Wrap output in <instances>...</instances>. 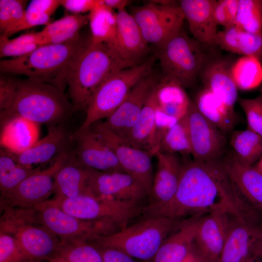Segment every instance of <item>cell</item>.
Masks as SVG:
<instances>
[{
	"label": "cell",
	"mask_w": 262,
	"mask_h": 262,
	"mask_svg": "<svg viewBox=\"0 0 262 262\" xmlns=\"http://www.w3.org/2000/svg\"><path fill=\"white\" fill-rule=\"evenodd\" d=\"M216 208L231 215L245 217L252 212L230 180L222 162L196 160L182 164L176 192L167 203L144 207L146 217L164 216L180 219L210 212Z\"/></svg>",
	"instance_id": "1"
},
{
	"label": "cell",
	"mask_w": 262,
	"mask_h": 262,
	"mask_svg": "<svg viewBox=\"0 0 262 262\" xmlns=\"http://www.w3.org/2000/svg\"><path fill=\"white\" fill-rule=\"evenodd\" d=\"M0 117L17 116L49 127L64 124L74 111L64 91L31 78L0 77Z\"/></svg>",
	"instance_id": "2"
},
{
	"label": "cell",
	"mask_w": 262,
	"mask_h": 262,
	"mask_svg": "<svg viewBox=\"0 0 262 262\" xmlns=\"http://www.w3.org/2000/svg\"><path fill=\"white\" fill-rule=\"evenodd\" d=\"M132 66L114 48L87 38L66 78L74 111H86L95 92L110 73Z\"/></svg>",
	"instance_id": "3"
},
{
	"label": "cell",
	"mask_w": 262,
	"mask_h": 262,
	"mask_svg": "<svg viewBox=\"0 0 262 262\" xmlns=\"http://www.w3.org/2000/svg\"><path fill=\"white\" fill-rule=\"evenodd\" d=\"M86 39L80 35L63 43L41 46L23 56L0 61V71L24 75L64 91L70 65Z\"/></svg>",
	"instance_id": "4"
},
{
	"label": "cell",
	"mask_w": 262,
	"mask_h": 262,
	"mask_svg": "<svg viewBox=\"0 0 262 262\" xmlns=\"http://www.w3.org/2000/svg\"><path fill=\"white\" fill-rule=\"evenodd\" d=\"M181 222L179 218L168 217H146L131 226L91 241L98 247L117 249L134 259L152 262L167 236Z\"/></svg>",
	"instance_id": "5"
},
{
	"label": "cell",
	"mask_w": 262,
	"mask_h": 262,
	"mask_svg": "<svg viewBox=\"0 0 262 262\" xmlns=\"http://www.w3.org/2000/svg\"><path fill=\"white\" fill-rule=\"evenodd\" d=\"M156 58L155 54L139 64L110 73L95 92L86 109L85 119L78 130L88 129L100 119L109 117L135 84L151 72Z\"/></svg>",
	"instance_id": "6"
},
{
	"label": "cell",
	"mask_w": 262,
	"mask_h": 262,
	"mask_svg": "<svg viewBox=\"0 0 262 262\" xmlns=\"http://www.w3.org/2000/svg\"><path fill=\"white\" fill-rule=\"evenodd\" d=\"M163 78L182 87L196 82L206 63L201 44L190 37L182 29L156 52Z\"/></svg>",
	"instance_id": "7"
},
{
	"label": "cell",
	"mask_w": 262,
	"mask_h": 262,
	"mask_svg": "<svg viewBox=\"0 0 262 262\" xmlns=\"http://www.w3.org/2000/svg\"><path fill=\"white\" fill-rule=\"evenodd\" d=\"M39 224L61 241H91L115 232L119 227L112 223L81 219L63 211L53 200H47L33 208Z\"/></svg>",
	"instance_id": "8"
},
{
	"label": "cell",
	"mask_w": 262,
	"mask_h": 262,
	"mask_svg": "<svg viewBox=\"0 0 262 262\" xmlns=\"http://www.w3.org/2000/svg\"><path fill=\"white\" fill-rule=\"evenodd\" d=\"M53 199L63 211L74 217L85 220L108 222L122 228L143 213L144 209L139 203L96 196L91 194Z\"/></svg>",
	"instance_id": "9"
},
{
	"label": "cell",
	"mask_w": 262,
	"mask_h": 262,
	"mask_svg": "<svg viewBox=\"0 0 262 262\" xmlns=\"http://www.w3.org/2000/svg\"><path fill=\"white\" fill-rule=\"evenodd\" d=\"M131 14L145 40L157 49L182 29L185 19L175 2L163 4L152 1L135 8Z\"/></svg>",
	"instance_id": "10"
},
{
	"label": "cell",
	"mask_w": 262,
	"mask_h": 262,
	"mask_svg": "<svg viewBox=\"0 0 262 262\" xmlns=\"http://www.w3.org/2000/svg\"><path fill=\"white\" fill-rule=\"evenodd\" d=\"M90 129L112 150L124 170L143 184L149 195L154 177L151 154L127 142L103 122H97Z\"/></svg>",
	"instance_id": "11"
},
{
	"label": "cell",
	"mask_w": 262,
	"mask_h": 262,
	"mask_svg": "<svg viewBox=\"0 0 262 262\" xmlns=\"http://www.w3.org/2000/svg\"><path fill=\"white\" fill-rule=\"evenodd\" d=\"M259 214L231 216L226 240L218 262H242L262 255V222Z\"/></svg>",
	"instance_id": "12"
},
{
	"label": "cell",
	"mask_w": 262,
	"mask_h": 262,
	"mask_svg": "<svg viewBox=\"0 0 262 262\" xmlns=\"http://www.w3.org/2000/svg\"><path fill=\"white\" fill-rule=\"evenodd\" d=\"M184 116L194 160H217L226 147L225 133L206 119L192 100Z\"/></svg>",
	"instance_id": "13"
},
{
	"label": "cell",
	"mask_w": 262,
	"mask_h": 262,
	"mask_svg": "<svg viewBox=\"0 0 262 262\" xmlns=\"http://www.w3.org/2000/svg\"><path fill=\"white\" fill-rule=\"evenodd\" d=\"M231 215L216 208L202 216L196 229L193 254L197 262H218L229 229Z\"/></svg>",
	"instance_id": "14"
},
{
	"label": "cell",
	"mask_w": 262,
	"mask_h": 262,
	"mask_svg": "<svg viewBox=\"0 0 262 262\" xmlns=\"http://www.w3.org/2000/svg\"><path fill=\"white\" fill-rule=\"evenodd\" d=\"M88 170V190L94 196L139 204L149 196L143 184L129 173Z\"/></svg>",
	"instance_id": "15"
},
{
	"label": "cell",
	"mask_w": 262,
	"mask_h": 262,
	"mask_svg": "<svg viewBox=\"0 0 262 262\" xmlns=\"http://www.w3.org/2000/svg\"><path fill=\"white\" fill-rule=\"evenodd\" d=\"M70 150L58 156L48 168L39 169L24 179L5 198L1 199L2 207L31 208L47 200L53 193L55 174Z\"/></svg>",
	"instance_id": "16"
},
{
	"label": "cell",
	"mask_w": 262,
	"mask_h": 262,
	"mask_svg": "<svg viewBox=\"0 0 262 262\" xmlns=\"http://www.w3.org/2000/svg\"><path fill=\"white\" fill-rule=\"evenodd\" d=\"M151 72L131 90L119 107L103 122L120 137L125 138L138 122L148 97L159 82Z\"/></svg>",
	"instance_id": "17"
},
{
	"label": "cell",
	"mask_w": 262,
	"mask_h": 262,
	"mask_svg": "<svg viewBox=\"0 0 262 262\" xmlns=\"http://www.w3.org/2000/svg\"><path fill=\"white\" fill-rule=\"evenodd\" d=\"M75 147L72 149L82 166L100 172H125L112 150L90 128L77 130L74 133Z\"/></svg>",
	"instance_id": "18"
},
{
	"label": "cell",
	"mask_w": 262,
	"mask_h": 262,
	"mask_svg": "<svg viewBox=\"0 0 262 262\" xmlns=\"http://www.w3.org/2000/svg\"><path fill=\"white\" fill-rule=\"evenodd\" d=\"M74 133L68 131L64 124H59L49 127L47 135L26 150L18 153L7 151L18 164L33 167L71 150L74 143Z\"/></svg>",
	"instance_id": "19"
},
{
	"label": "cell",
	"mask_w": 262,
	"mask_h": 262,
	"mask_svg": "<svg viewBox=\"0 0 262 262\" xmlns=\"http://www.w3.org/2000/svg\"><path fill=\"white\" fill-rule=\"evenodd\" d=\"M17 240L27 262L49 260L56 256L61 240L49 229L38 223H27L10 234Z\"/></svg>",
	"instance_id": "20"
},
{
	"label": "cell",
	"mask_w": 262,
	"mask_h": 262,
	"mask_svg": "<svg viewBox=\"0 0 262 262\" xmlns=\"http://www.w3.org/2000/svg\"><path fill=\"white\" fill-rule=\"evenodd\" d=\"M155 155L157 160V170L147 207L162 206L171 200L177 190L182 167L175 154L158 151Z\"/></svg>",
	"instance_id": "21"
},
{
	"label": "cell",
	"mask_w": 262,
	"mask_h": 262,
	"mask_svg": "<svg viewBox=\"0 0 262 262\" xmlns=\"http://www.w3.org/2000/svg\"><path fill=\"white\" fill-rule=\"evenodd\" d=\"M222 164L245 202L259 213L262 212V174L253 166L241 162L234 153L228 155Z\"/></svg>",
	"instance_id": "22"
},
{
	"label": "cell",
	"mask_w": 262,
	"mask_h": 262,
	"mask_svg": "<svg viewBox=\"0 0 262 262\" xmlns=\"http://www.w3.org/2000/svg\"><path fill=\"white\" fill-rule=\"evenodd\" d=\"M216 0H181L179 6L194 39L200 44H216L217 24L214 16Z\"/></svg>",
	"instance_id": "23"
},
{
	"label": "cell",
	"mask_w": 262,
	"mask_h": 262,
	"mask_svg": "<svg viewBox=\"0 0 262 262\" xmlns=\"http://www.w3.org/2000/svg\"><path fill=\"white\" fill-rule=\"evenodd\" d=\"M116 15L117 51L133 66L142 63L150 51L148 44L133 17L126 9L117 11Z\"/></svg>",
	"instance_id": "24"
},
{
	"label": "cell",
	"mask_w": 262,
	"mask_h": 262,
	"mask_svg": "<svg viewBox=\"0 0 262 262\" xmlns=\"http://www.w3.org/2000/svg\"><path fill=\"white\" fill-rule=\"evenodd\" d=\"M159 81L148 97L138 122L123 138L131 145L147 151L152 156L159 151L161 141L157 129Z\"/></svg>",
	"instance_id": "25"
},
{
	"label": "cell",
	"mask_w": 262,
	"mask_h": 262,
	"mask_svg": "<svg viewBox=\"0 0 262 262\" xmlns=\"http://www.w3.org/2000/svg\"><path fill=\"white\" fill-rule=\"evenodd\" d=\"M202 214L181 222L165 239L152 262H180L193 254L197 226Z\"/></svg>",
	"instance_id": "26"
},
{
	"label": "cell",
	"mask_w": 262,
	"mask_h": 262,
	"mask_svg": "<svg viewBox=\"0 0 262 262\" xmlns=\"http://www.w3.org/2000/svg\"><path fill=\"white\" fill-rule=\"evenodd\" d=\"M72 149L68 152L55 174L53 187L54 199L72 198L88 194V168L78 163Z\"/></svg>",
	"instance_id": "27"
},
{
	"label": "cell",
	"mask_w": 262,
	"mask_h": 262,
	"mask_svg": "<svg viewBox=\"0 0 262 262\" xmlns=\"http://www.w3.org/2000/svg\"><path fill=\"white\" fill-rule=\"evenodd\" d=\"M231 66L221 59L206 62L199 76L204 88L229 108L234 109L238 98V88L232 77Z\"/></svg>",
	"instance_id": "28"
},
{
	"label": "cell",
	"mask_w": 262,
	"mask_h": 262,
	"mask_svg": "<svg viewBox=\"0 0 262 262\" xmlns=\"http://www.w3.org/2000/svg\"><path fill=\"white\" fill-rule=\"evenodd\" d=\"M2 149L18 153L31 147L39 139L38 125L17 116L0 117Z\"/></svg>",
	"instance_id": "29"
},
{
	"label": "cell",
	"mask_w": 262,
	"mask_h": 262,
	"mask_svg": "<svg viewBox=\"0 0 262 262\" xmlns=\"http://www.w3.org/2000/svg\"><path fill=\"white\" fill-rule=\"evenodd\" d=\"M216 44L227 51L262 61V33H251L233 25L218 32Z\"/></svg>",
	"instance_id": "30"
},
{
	"label": "cell",
	"mask_w": 262,
	"mask_h": 262,
	"mask_svg": "<svg viewBox=\"0 0 262 262\" xmlns=\"http://www.w3.org/2000/svg\"><path fill=\"white\" fill-rule=\"evenodd\" d=\"M194 102L200 113L224 133L230 132L234 127L237 118L234 109L207 89L198 92Z\"/></svg>",
	"instance_id": "31"
},
{
	"label": "cell",
	"mask_w": 262,
	"mask_h": 262,
	"mask_svg": "<svg viewBox=\"0 0 262 262\" xmlns=\"http://www.w3.org/2000/svg\"><path fill=\"white\" fill-rule=\"evenodd\" d=\"M191 101L181 86L163 77L160 80L157 93L159 111L178 120L186 114Z\"/></svg>",
	"instance_id": "32"
},
{
	"label": "cell",
	"mask_w": 262,
	"mask_h": 262,
	"mask_svg": "<svg viewBox=\"0 0 262 262\" xmlns=\"http://www.w3.org/2000/svg\"><path fill=\"white\" fill-rule=\"evenodd\" d=\"M88 16L91 39L96 42L106 44L117 51L116 13L99 0Z\"/></svg>",
	"instance_id": "33"
},
{
	"label": "cell",
	"mask_w": 262,
	"mask_h": 262,
	"mask_svg": "<svg viewBox=\"0 0 262 262\" xmlns=\"http://www.w3.org/2000/svg\"><path fill=\"white\" fill-rule=\"evenodd\" d=\"M88 22V14H72L49 23L38 32L41 44H61L73 39L80 35V30Z\"/></svg>",
	"instance_id": "34"
},
{
	"label": "cell",
	"mask_w": 262,
	"mask_h": 262,
	"mask_svg": "<svg viewBox=\"0 0 262 262\" xmlns=\"http://www.w3.org/2000/svg\"><path fill=\"white\" fill-rule=\"evenodd\" d=\"M40 168L29 167L17 163L6 150L0 151V199L5 198L24 179Z\"/></svg>",
	"instance_id": "35"
},
{
	"label": "cell",
	"mask_w": 262,
	"mask_h": 262,
	"mask_svg": "<svg viewBox=\"0 0 262 262\" xmlns=\"http://www.w3.org/2000/svg\"><path fill=\"white\" fill-rule=\"evenodd\" d=\"M60 0H33L26 9L22 19L0 36L9 38L19 31L36 26L47 25L51 16L60 6Z\"/></svg>",
	"instance_id": "36"
},
{
	"label": "cell",
	"mask_w": 262,
	"mask_h": 262,
	"mask_svg": "<svg viewBox=\"0 0 262 262\" xmlns=\"http://www.w3.org/2000/svg\"><path fill=\"white\" fill-rule=\"evenodd\" d=\"M230 143L235 155L245 164L252 166L262 156V136L248 129L233 132Z\"/></svg>",
	"instance_id": "37"
},
{
	"label": "cell",
	"mask_w": 262,
	"mask_h": 262,
	"mask_svg": "<svg viewBox=\"0 0 262 262\" xmlns=\"http://www.w3.org/2000/svg\"><path fill=\"white\" fill-rule=\"evenodd\" d=\"M231 72L233 81L239 89H253L262 83V64L255 57H241L232 65Z\"/></svg>",
	"instance_id": "38"
},
{
	"label": "cell",
	"mask_w": 262,
	"mask_h": 262,
	"mask_svg": "<svg viewBox=\"0 0 262 262\" xmlns=\"http://www.w3.org/2000/svg\"><path fill=\"white\" fill-rule=\"evenodd\" d=\"M56 256L67 262H103L100 249L89 241H61Z\"/></svg>",
	"instance_id": "39"
},
{
	"label": "cell",
	"mask_w": 262,
	"mask_h": 262,
	"mask_svg": "<svg viewBox=\"0 0 262 262\" xmlns=\"http://www.w3.org/2000/svg\"><path fill=\"white\" fill-rule=\"evenodd\" d=\"M158 151L171 154L179 152L183 155L192 154L184 116L178 120L164 132Z\"/></svg>",
	"instance_id": "40"
},
{
	"label": "cell",
	"mask_w": 262,
	"mask_h": 262,
	"mask_svg": "<svg viewBox=\"0 0 262 262\" xmlns=\"http://www.w3.org/2000/svg\"><path fill=\"white\" fill-rule=\"evenodd\" d=\"M42 46L38 32H32L10 39L0 36V58H17L28 54Z\"/></svg>",
	"instance_id": "41"
},
{
	"label": "cell",
	"mask_w": 262,
	"mask_h": 262,
	"mask_svg": "<svg viewBox=\"0 0 262 262\" xmlns=\"http://www.w3.org/2000/svg\"><path fill=\"white\" fill-rule=\"evenodd\" d=\"M235 25L251 33H262V0H239Z\"/></svg>",
	"instance_id": "42"
},
{
	"label": "cell",
	"mask_w": 262,
	"mask_h": 262,
	"mask_svg": "<svg viewBox=\"0 0 262 262\" xmlns=\"http://www.w3.org/2000/svg\"><path fill=\"white\" fill-rule=\"evenodd\" d=\"M27 1L0 0V32L1 34L11 30L23 18Z\"/></svg>",
	"instance_id": "43"
},
{
	"label": "cell",
	"mask_w": 262,
	"mask_h": 262,
	"mask_svg": "<svg viewBox=\"0 0 262 262\" xmlns=\"http://www.w3.org/2000/svg\"><path fill=\"white\" fill-rule=\"evenodd\" d=\"M238 101L245 113L247 129L262 136V92L255 98H239Z\"/></svg>",
	"instance_id": "44"
},
{
	"label": "cell",
	"mask_w": 262,
	"mask_h": 262,
	"mask_svg": "<svg viewBox=\"0 0 262 262\" xmlns=\"http://www.w3.org/2000/svg\"><path fill=\"white\" fill-rule=\"evenodd\" d=\"M0 262H26L16 239L0 233Z\"/></svg>",
	"instance_id": "45"
},
{
	"label": "cell",
	"mask_w": 262,
	"mask_h": 262,
	"mask_svg": "<svg viewBox=\"0 0 262 262\" xmlns=\"http://www.w3.org/2000/svg\"><path fill=\"white\" fill-rule=\"evenodd\" d=\"M99 0H60V4L73 14H82L90 12Z\"/></svg>",
	"instance_id": "46"
},
{
	"label": "cell",
	"mask_w": 262,
	"mask_h": 262,
	"mask_svg": "<svg viewBox=\"0 0 262 262\" xmlns=\"http://www.w3.org/2000/svg\"><path fill=\"white\" fill-rule=\"evenodd\" d=\"M103 262H135L134 258L117 249L110 247H98Z\"/></svg>",
	"instance_id": "47"
},
{
	"label": "cell",
	"mask_w": 262,
	"mask_h": 262,
	"mask_svg": "<svg viewBox=\"0 0 262 262\" xmlns=\"http://www.w3.org/2000/svg\"><path fill=\"white\" fill-rule=\"evenodd\" d=\"M214 16L217 24L224 26L225 28L234 25L230 19L224 0L216 1L214 10Z\"/></svg>",
	"instance_id": "48"
},
{
	"label": "cell",
	"mask_w": 262,
	"mask_h": 262,
	"mask_svg": "<svg viewBox=\"0 0 262 262\" xmlns=\"http://www.w3.org/2000/svg\"><path fill=\"white\" fill-rule=\"evenodd\" d=\"M224 3L230 19L233 25H235L239 0H224Z\"/></svg>",
	"instance_id": "49"
},
{
	"label": "cell",
	"mask_w": 262,
	"mask_h": 262,
	"mask_svg": "<svg viewBox=\"0 0 262 262\" xmlns=\"http://www.w3.org/2000/svg\"><path fill=\"white\" fill-rule=\"evenodd\" d=\"M103 4L111 9H117V11L126 9V7L130 3L128 0H102Z\"/></svg>",
	"instance_id": "50"
},
{
	"label": "cell",
	"mask_w": 262,
	"mask_h": 262,
	"mask_svg": "<svg viewBox=\"0 0 262 262\" xmlns=\"http://www.w3.org/2000/svg\"><path fill=\"white\" fill-rule=\"evenodd\" d=\"M253 167L262 174V156L253 165Z\"/></svg>",
	"instance_id": "51"
},
{
	"label": "cell",
	"mask_w": 262,
	"mask_h": 262,
	"mask_svg": "<svg viewBox=\"0 0 262 262\" xmlns=\"http://www.w3.org/2000/svg\"><path fill=\"white\" fill-rule=\"evenodd\" d=\"M242 262H262L261 258L258 256H254L249 258Z\"/></svg>",
	"instance_id": "52"
},
{
	"label": "cell",
	"mask_w": 262,
	"mask_h": 262,
	"mask_svg": "<svg viewBox=\"0 0 262 262\" xmlns=\"http://www.w3.org/2000/svg\"><path fill=\"white\" fill-rule=\"evenodd\" d=\"M48 261L49 262H67L58 256H55L50 259Z\"/></svg>",
	"instance_id": "53"
},
{
	"label": "cell",
	"mask_w": 262,
	"mask_h": 262,
	"mask_svg": "<svg viewBox=\"0 0 262 262\" xmlns=\"http://www.w3.org/2000/svg\"><path fill=\"white\" fill-rule=\"evenodd\" d=\"M180 262H197L195 257L194 254L191 255L188 258L185 260Z\"/></svg>",
	"instance_id": "54"
},
{
	"label": "cell",
	"mask_w": 262,
	"mask_h": 262,
	"mask_svg": "<svg viewBox=\"0 0 262 262\" xmlns=\"http://www.w3.org/2000/svg\"></svg>",
	"instance_id": "55"
},
{
	"label": "cell",
	"mask_w": 262,
	"mask_h": 262,
	"mask_svg": "<svg viewBox=\"0 0 262 262\" xmlns=\"http://www.w3.org/2000/svg\"><path fill=\"white\" fill-rule=\"evenodd\" d=\"M261 260H262V257H261Z\"/></svg>",
	"instance_id": "56"
}]
</instances>
